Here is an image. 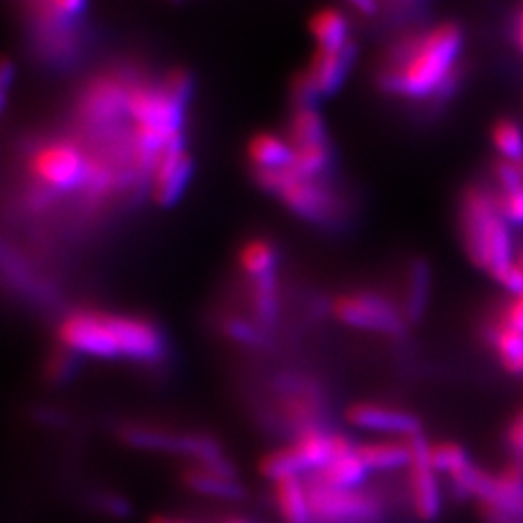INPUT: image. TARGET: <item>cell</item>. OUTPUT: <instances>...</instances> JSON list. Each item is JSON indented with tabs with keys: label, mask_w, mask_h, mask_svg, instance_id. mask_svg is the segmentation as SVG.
<instances>
[{
	"label": "cell",
	"mask_w": 523,
	"mask_h": 523,
	"mask_svg": "<svg viewBox=\"0 0 523 523\" xmlns=\"http://www.w3.org/2000/svg\"><path fill=\"white\" fill-rule=\"evenodd\" d=\"M465 31L458 22L401 35L376 70V86L388 95L432 101L462 64Z\"/></svg>",
	"instance_id": "cell-1"
},
{
	"label": "cell",
	"mask_w": 523,
	"mask_h": 523,
	"mask_svg": "<svg viewBox=\"0 0 523 523\" xmlns=\"http://www.w3.org/2000/svg\"><path fill=\"white\" fill-rule=\"evenodd\" d=\"M57 338L76 355L103 361L157 363L167 351L161 328L150 318L95 308L66 314L57 328Z\"/></svg>",
	"instance_id": "cell-2"
},
{
	"label": "cell",
	"mask_w": 523,
	"mask_h": 523,
	"mask_svg": "<svg viewBox=\"0 0 523 523\" xmlns=\"http://www.w3.org/2000/svg\"><path fill=\"white\" fill-rule=\"evenodd\" d=\"M460 233L469 260L496 283L516 264L512 225L498 210L496 192L485 186L463 190Z\"/></svg>",
	"instance_id": "cell-3"
},
{
	"label": "cell",
	"mask_w": 523,
	"mask_h": 523,
	"mask_svg": "<svg viewBox=\"0 0 523 523\" xmlns=\"http://www.w3.org/2000/svg\"><path fill=\"white\" fill-rule=\"evenodd\" d=\"M254 183L276 196L293 214L310 223L326 225L338 216V200L334 192L320 179L297 175L291 167L285 169H252Z\"/></svg>",
	"instance_id": "cell-4"
},
{
	"label": "cell",
	"mask_w": 523,
	"mask_h": 523,
	"mask_svg": "<svg viewBox=\"0 0 523 523\" xmlns=\"http://www.w3.org/2000/svg\"><path fill=\"white\" fill-rule=\"evenodd\" d=\"M454 491L463 498H475L483 508L500 520H523V471L506 469L489 473L473 462L450 479Z\"/></svg>",
	"instance_id": "cell-5"
},
{
	"label": "cell",
	"mask_w": 523,
	"mask_h": 523,
	"mask_svg": "<svg viewBox=\"0 0 523 523\" xmlns=\"http://www.w3.org/2000/svg\"><path fill=\"white\" fill-rule=\"evenodd\" d=\"M92 159L72 142H49L39 146L30 159L31 177L39 186V204H47L62 192L82 190Z\"/></svg>",
	"instance_id": "cell-6"
},
{
	"label": "cell",
	"mask_w": 523,
	"mask_h": 523,
	"mask_svg": "<svg viewBox=\"0 0 523 523\" xmlns=\"http://www.w3.org/2000/svg\"><path fill=\"white\" fill-rule=\"evenodd\" d=\"M334 318L357 330H367L388 338H403L409 324L401 305L374 289H355L341 293L332 303Z\"/></svg>",
	"instance_id": "cell-7"
},
{
	"label": "cell",
	"mask_w": 523,
	"mask_h": 523,
	"mask_svg": "<svg viewBox=\"0 0 523 523\" xmlns=\"http://www.w3.org/2000/svg\"><path fill=\"white\" fill-rule=\"evenodd\" d=\"M314 523H382L384 498L365 489H330L305 479Z\"/></svg>",
	"instance_id": "cell-8"
},
{
	"label": "cell",
	"mask_w": 523,
	"mask_h": 523,
	"mask_svg": "<svg viewBox=\"0 0 523 523\" xmlns=\"http://www.w3.org/2000/svg\"><path fill=\"white\" fill-rule=\"evenodd\" d=\"M357 53L355 41L338 51L316 49L310 64L293 82L295 105H316L320 97L338 93L357 62Z\"/></svg>",
	"instance_id": "cell-9"
},
{
	"label": "cell",
	"mask_w": 523,
	"mask_h": 523,
	"mask_svg": "<svg viewBox=\"0 0 523 523\" xmlns=\"http://www.w3.org/2000/svg\"><path fill=\"white\" fill-rule=\"evenodd\" d=\"M413 460L407 467V494L413 514L419 522L434 523L442 514V487L440 473L434 469L431 462V442L421 432L409 438Z\"/></svg>",
	"instance_id": "cell-10"
},
{
	"label": "cell",
	"mask_w": 523,
	"mask_h": 523,
	"mask_svg": "<svg viewBox=\"0 0 523 523\" xmlns=\"http://www.w3.org/2000/svg\"><path fill=\"white\" fill-rule=\"evenodd\" d=\"M279 409L285 423L295 432L324 429L326 401L322 390L310 380L301 376H283L277 380Z\"/></svg>",
	"instance_id": "cell-11"
},
{
	"label": "cell",
	"mask_w": 523,
	"mask_h": 523,
	"mask_svg": "<svg viewBox=\"0 0 523 523\" xmlns=\"http://www.w3.org/2000/svg\"><path fill=\"white\" fill-rule=\"evenodd\" d=\"M194 175V157L186 148L185 134H179L159 155L152 173V194L154 200L169 208L181 200L186 186Z\"/></svg>",
	"instance_id": "cell-12"
},
{
	"label": "cell",
	"mask_w": 523,
	"mask_h": 523,
	"mask_svg": "<svg viewBox=\"0 0 523 523\" xmlns=\"http://www.w3.org/2000/svg\"><path fill=\"white\" fill-rule=\"evenodd\" d=\"M345 417L357 429L401 436L405 440L423 432V423L415 413L378 401L353 403L345 411Z\"/></svg>",
	"instance_id": "cell-13"
},
{
	"label": "cell",
	"mask_w": 523,
	"mask_h": 523,
	"mask_svg": "<svg viewBox=\"0 0 523 523\" xmlns=\"http://www.w3.org/2000/svg\"><path fill=\"white\" fill-rule=\"evenodd\" d=\"M432 268L425 258L411 260L405 276V293L401 299V310L409 326L419 324L431 303Z\"/></svg>",
	"instance_id": "cell-14"
},
{
	"label": "cell",
	"mask_w": 523,
	"mask_h": 523,
	"mask_svg": "<svg viewBox=\"0 0 523 523\" xmlns=\"http://www.w3.org/2000/svg\"><path fill=\"white\" fill-rule=\"evenodd\" d=\"M308 31L316 43V49L322 51H338L353 41L347 16L334 6L316 10L308 20Z\"/></svg>",
	"instance_id": "cell-15"
},
{
	"label": "cell",
	"mask_w": 523,
	"mask_h": 523,
	"mask_svg": "<svg viewBox=\"0 0 523 523\" xmlns=\"http://www.w3.org/2000/svg\"><path fill=\"white\" fill-rule=\"evenodd\" d=\"M357 454L369 471H398L407 469L413 460L409 438H388L357 444Z\"/></svg>",
	"instance_id": "cell-16"
},
{
	"label": "cell",
	"mask_w": 523,
	"mask_h": 523,
	"mask_svg": "<svg viewBox=\"0 0 523 523\" xmlns=\"http://www.w3.org/2000/svg\"><path fill=\"white\" fill-rule=\"evenodd\" d=\"M188 432H171L148 425H124L119 438L126 446L146 452H163L185 456Z\"/></svg>",
	"instance_id": "cell-17"
},
{
	"label": "cell",
	"mask_w": 523,
	"mask_h": 523,
	"mask_svg": "<svg viewBox=\"0 0 523 523\" xmlns=\"http://www.w3.org/2000/svg\"><path fill=\"white\" fill-rule=\"evenodd\" d=\"M367 465L359 458L357 450L345 456H338L318 471H312L308 479L330 487V489H359L367 479Z\"/></svg>",
	"instance_id": "cell-18"
},
{
	"label": "cell",
	"mask_w": 523,
	"mask_h": 523,
	"mask_svg": "<svg viewBox=\"0 0 523 523\" xmlns=\"http://www.w3.org/2000/svg\"><path fill=\"white\" fill-rule=\"evenodd\" d=\"M305 473L318 471L336 456V432L326 429H310L299 432L291 444Z\"/></svg>",
	"instance_id": "cell-19"
},
{
	"label": "cell",
	"mask_w": 523,
	"mask_h": 523,
	"mask_svg": "<svg viewBox=\"0 0 523 523\" xmlns=\"http://www.w3.org/2000/svg\"><path fill=\"white\" fill-rule=\"evenodd\" d=\"M247 155L252 169H285L293 161V146L274 132H258L248 142Z\"/></svg>",
	"instance_id": "cell-20"
},
{
	"label": "cell",
	"mask_w": 523,
	"mask_h": 523,
	"mask_svg": "<svg viewBox=\"0 0 523 523\" xmlns=\"http://www.w3.org/2000/svg\"><path fill=\"white\" fill-rule=\"evenodd\" d=\"M274 500L283 523H314L307 483L301 477H287L274 483Z\"/></svg>",
	"instance_id": "cell-21"
},
{
	"label": "cell",
	"mask_w": 523,
	"mask_h": 523,
	"mask_svg": "<svg viewBox=\"0 0 523 523\" xmlns=\"http://www.w3.org/2000/svg\"><path fill=\"white\" fill-rule=\"evenodd\" d=\"M287 140L293 148H305L316 144H328V128L316 105H295L289 119Z\"/></svg>",
	"instance_id": "cell-22"
},
{
	"label": "cell",
	"mask_w": 523,
	"mask_h": 523,
	"mask_svg": "<svg viewBox=\"0 0 523 523\" xmlns=\"http://www.w3.org/2000/svg\"><path fill=\"white\" fill-rule=\"evenodd\" d=\"M181 479H183L186 489H190L192 493L204 494V496H214V498H223V500H241L247 494L245 487L237 479L221 477L198 465L186 467Z\"/></svg>",
	"instance_id": "cell-23"
},
{
	"label": "cell",
	"mask_w": 523,
	"mask_h": 523,
	"mask_svg": "<svg viewBox=\"0 0 523 523\" xmlns=\"http://www.w3.org/2000/svg\"><path fill=\"white\" fill-rule=\"evenodd\" d=\"M250 308L254 320L264 330L276 326L279 318V287L276 274L250 279Z\"/></svg>",
	"instance_id": "cell-24"
},
{
	"label": "cell",
	"mask_w": 523,
	"mask_h": 523,
	"mask_svg": "<svg viewBox=\"0 0 523 523\" xmlns=\"http://www.w3.org/2000/svg\"><path fill=\"white\" fill-rule=\"evenodd\" d=\"M237 260H239V268L243 270L245 276L250 279H258V277L276 274L279 252H277L276 243H272L270 239L258 237V239H250L241 247Z\"/></svg>",
	"instance_id": "cell-25"
},
{
	"label": "cell",
	"mask_w": 523,
	"mask_h": 523,
	"mask_svg": "<svg viewBox=\"0 0 523 523\" xmlns=\"http://www.w3.org/2000/svg\"><path fill=\"white\" fill-rule=\"evenodd\" d=\"M489 341L500 365L514 376H523V336L504 322L496 320L489 330Z\"/></svg>",
	"instance_id": "cell-26"
},
{
	"label": "cell",
	"mask_w": 523,
	"mask_h": 523,
	"mask_svg": "<svg viewBox=\"0 0 523 523\" xmlns=\"http://www.w3.org/2000/svg\"><path fill=\"white\" fill-rule=\"evenodd\" d=\"M258 471L262 477H266L274 483L287 479V477H301V473H305L291 444L266 454L258 463Z\"/></svg>",
	"instance_id": "cell-27"
},
{
	"label": "cell",
	"mask_w": 523,
	"mask_h": 523,
	"mask_svg": "<svg viewBox=\"0 0 523 523\" xmlns=\"http://www.w3.org/2000/svg\"><path fill=\"white\" fill-rule=\"evenodd\" d=\"M494 148L506 161L522 163L523 161V130L520 124L512 119H500L493 126Z\"/></svg>",
	"instance_id": "cell-28"
},
{
	"label": "cell",
	"mask_w": 523,
	"mask_h": 523,
	"mask_svg": "<svg viewBox=\"0 0 523 523\" xmlns=\"http://www.w3.org/2000/svg\"><path fill=\"white\" fill-rule=\"evenodd\" d=\"M431 462L440 475L452 479L454 475L462 473L465 467H469L473 460L467 450L456 442H436L431 446Z\"/></svg>",
	"instance_id": "cell-29"
},
{
	"label": "cell",
	"mask_w": 523,
	"mask_h": 523,
	"mask_svg": "<svg viewBox=\"0 0 523 523\" xmlns=\"http://www.w3.org/2000/svg\"><path fill=\"white\" fill-rule=\"evenodd\" d=\"M221 332L225 338L247 347H264L268 343V336H266L268 330H264L256 320H248L243 316L223 318Z\"/></svg>",
	"instance_id": "cell-30"
},
{
	"label": "cell",
	"mask_w": 523,
	"mask_h": 523,
	"mask_svg": "<svg viewBox=\"0 0 523 523\" xmlns=\"http://www.w3.org/2000/svg\"><path fill=\"white\" fill-rule=\"evenodd\" d=\"M78 359H80V355H76L74 351H70L62 345L55 347L45 359V367H43L45 380L53 386L66 384L78 372Z\"/></svg>",
	"instance_id": "cell-31"
},
{
	"label": "cell",
	"mask_w": 523,
	"mask_h": 523,
	"mask_svg": "<svg viewBox=\"0 0 523 523\" xmlns=\"http://www.w3.org/2000/svg\"><path fill=\"white\" fill-rule=\"evenodd\" d=\"M496 202L500 214L510 225L523 227V186L518 190H498Z\"/></svg>",
	"instance_id": "cell-32"
},
{
	"label": "cell",
	"mask_w": 523,
	"mask_h": 523,
	"mask_svg": "<svg viewBox=\"0 0 523 523\" xmlns=\"http://www.w3.org/2000/svg\"><path fill=\"white\" fill-rule=\"evenodd\" d=\"M41 4L51 16L66 24L78 20L88 8V0H43Z\"/></svg>",
	"instance_id": "cell-33"
},
{
	"label": "cell",
	"mask_w": 523,
	"mask_h": 523,
	"mask_svg": "<svg viewBox=\"0 0 523 523\" xmlns=\"http://www.w3.org/2000/svg\"><path fill=\"white\" fill-rule=\"evenodd\" d=\"M494 177H496V183H498V190H518L523 186L520 163L498 159L496 165H494Z\"/></svg>",
	"instance_id": "cell-34"
},
{
	"label": "cell",
	"mask_w": 523,
	"mask_h": 523,
	"mask_svg": "<svg viewBox=\"0 0 523 523\" xmlns=\"http://www.w3.org/2000/svg\"><path fill=\"white\" fill-rule=\"evenodd\" d=\"M93 502H95V506H97L103 514H107V516H111V518H128V516H130V502H128L124 496H121V494H95Z\"/></svg>",
	"instance_id": "cell-35"
},
{
	"label": "cell",
	"mask_w": 523,
	"mask_h": 523,
	"mask_svg": "<svg viewBox=\"0 0 523 523\" xmlns=\"http://www.w3.org/2000/svg\"><path fill=\"white\" fill-rule=\"evenodd\" d=\"M506 444L510 452L523 463V411H520L510 423L506 432Z\"/></svg>",
	"instance_id": "cell-36"
},
{
	"label": "cell",
	"mask_w": 523,
	"mask_h": 523,
	"mask_svg": "<svg viewBox=\"0 0 523 523\" xmlns=\"http://www.w3.org/2000/svg\"><path fill=\"white\" fill-rule=\"evenodd\" d=\"M498 320L504 322L506 326H510L512 330L520 332L523 336V295L516 297Z\"/></svg>",
	"instance_id": "cell-37"
},
{
	"label": "cell",
	"mask_w": 523,
	"mask_h": 523,
	"mask_svg": "<svg viewBox=\"0 0 523 523\" xmlns=\"http://www.w3.org/2000/svg\"><path fill=\"white\" fill-rule=\"evenodd\" d=\"M16 80V66L8 59L2 62V70H0V99H2V109H6V101L10 95V88Z\"/></svg>",
	"instance_id": "cell-38"
},
{
	"label": "cell",
	"mask_w": 523,
	"mask_h": 523,
	"mask_svg": "<svg viewBox=\"0 0 523 523\" xmlns=\"http://www.w3.org/2000/svg\"><path fill=\"white\" fill-rule=\"evenodd\" d=\"M357 12H361L363 16H376L380 10L378 0H347Z\"/></svg>",
	"instance_id": "cell-39"
},
{
	"label": "cell",
	"mask_w": 523,
	"mask_h": 523,
	"mask_svg": "<svg viewBox=\"0 0 523 523\" xmlns=\"http://www.w3.org/2000/svg\"><path fill=\"white\" fill-rule=\"evenodd\" d=\"M516 43H518L523 55V8L520 16H518V22H516Z\"/></svg>",
	"instance_id": "cell-40"
},
{
	"label": "cell",
	"mask_w": 523,
	"mask_h": 523,
	"mask_svg": "<svg viewBox=\"0 0 523 523\" xmlns=\"http://www.w3.org/2000/svg\"><path fill=\"white\" fill-rule=\"evenodd\" d=\"M219 523H250L245 518H237V516H229V518H223Z\"/></svg>",
	"instance_id": "cell-41"
},
{
	"label": "cell",
	"mask_w": 523,
	"mask_h": 523,
	"mask_svg": "<svg viewBox=\"0 0 523 523\" xmlns=\"http://www.w3.org/2000/svg\"><path fill=\"white\" fill-rule=\"evenodd\" d=\"M148 523H175V520H169V518H165V516H152V520Z\"/></svg>",
	"instance_id": "cell-42"
},
{
	"label": "cell",
	"mask_w": 523,
	"mask_h": 523,
	"mask_svg": "<svg viewBox=\"0 0 523 523\" xmlns=\"http://www.w3.org/2000/svg\"><path fill=\"white\" fill-rule=\"evenodd\" d=\"M516 264L520 266V270L523 272V247L518 250V254H516Z\"/></svg>",
	"instance_id": "cell-43"
},
{
	"label": "cell",
	"mask_w": 523,
	"mask_h": 523,
	"mask_svg": "<svg viewBox=\"0 0 523 523\" xmlns=\"http://www.w3.org/2000/svg\"><path fill=\"white\" fill-rule=\"evenodd\" d=\"M175 523H190V522H185V520H175Z\"/></svg>",
	"instance_id": "cell-44"
},
{
	"label": "cell",
	"mask_w": 523,
	"mask_h": 523,
	"mask_svg": "<svg viewBox=\"0 0 523 523\" xmlns=\"http://www.w3.org/2000/svg\"><path fill=\"white\" fill-rule=\"evenodd\" d=\"M520 169H522V175H523V161L520 163Z\"/></svg>",
	"instance_id": "cell-45"
},
{
	"label": "cell",
	"mask_w": 523,
	"mask_h": 523,
	"mask_svg": "<svg viewBox=\"0 0 523 523\" xmlns=\"http://www.w3.org/2000/svg\"><path fill=\"white\" fill-rule=\"evenodd\" d=\"M175 2H179V0H175Z\"/></svg>",
	"instance_id": "cell-46"
}]
</instances>
